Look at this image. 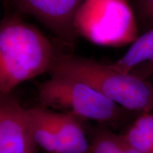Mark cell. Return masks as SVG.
Returning <instances> with one entry per match:
<instances>
[{"mask_svg":"<svg viewBox=\"0 0 153 153\" xmlns=\"http://www.w3.org/2000/svg\"><path fill=\"white\" fill-rule=\"evenodd\" d=\"M53 47L38 28L13 16L0 25V94L48 72Z\"/></svg>","mask_w":153,"mask_h":153,"instance_id":"cell-1","label":"cell"},{"mask_svg":"<svg viewBox=\"0 0 153 153\" xmlns=\"http://www.w3.org/2000/svg\"><path fill=\"white\" fill-rule=\"evenodd\" d=\"M51 76L74 78L90 86L117 105L140 113L153 111V85L134 74H123L95 61L79 57H55Z\"/></svg>","mask_w":153,"mask_h":153,"instance_id":"cell-2","label":"cell"},{"mask_svg":"<svg viewBox=\"0 0 153 153\" xmlns=\"http://www.w3.org/2000/svg\"><path fill=\"white\" fill-rule=\"evenodd\" d=\"M73 26L76 35L102 46H123L138 38L135 16L126 0H85Z\"/></svg>","mask_w":153,"mask_h":153,"instance_id":"cell-3","label":"cell"},{"mask_svg":"<svg viewBox=\"0 0 153 153\" xmlns=\"http://www.w3.org/2000/svg\"><path fill=\"white\" fill-rule=\"evenodd\" d=\"M38 98L44 106L65 111L76 118L99 122L118 120L122 109L94 88L74 78L51 76L38 89Z\"/></svg>","mask_w":153,"mask_h":153,"instance_id":"cell-4","label":"cell"},{"mask_svg":"<svg viewBox=\"0 0 153 153\" xmlns=\"http://www.w3.org/2000/svg\"><path fill=\"white\" fill-rule=\"evenodd\" d=\"M26 108L10 94H0V153H36Z\"/></svg>","mask_w":153,"mask_h":153,"instance_id":"cell-5","label":"cell"},{"mask_svg":"<svg viewBox=\"0 0 153 153\" xmlns=\"http://www.w3.org/2000/svg\"><path fill=\"white\" fill-rule=\"evenodd\" d=\"M23 12L35 17L66 41L76 36L73 22L83 0H12Z\"/></svg>","mask_w":153,"mask_h":153,"instance_id":"cell-6","label":"cell"},{"mask_svg":"<svg viewBox=\"0 0 153 153\" xmlns=\"http://www.w3.org/2000/svg\"><path fill=\"white\" fill-rule=\"evenodd\" d=\"M30 136L36 147L48 153H61L53 119V111L43 108H26Z\"/></svg>","mask_w":153,"mask_h":153,"instance_id":"cell-7","label":"cell"},{"mask_svg":"<svg viewBox=\"0 0 153 153\" xmlns=\"http://www.w3.org/2000/svg\"><path fill=\"white\" fill-rule=\"evenodd\" d=\"M61 153H89L90 143L77 118L67 113L53 112Z\"/></svg>","mask_w":153,"mask_h":153,"instance_id":"cell-8","label":"cell"},{"mask_svg":"<svg viewBox=\"0 0 153 153\" xmlns=\"http://www.w3.org/2000/svg\"><path fill=\"white\" fill-rule=\"evenodd\" d=\"M153 61V29L143 34L118 61L109 65L114 70L130 74L134 68L143 63Z\"/></svg>","mask_w":153,"mask_h":153,"instance_id":"cell-9","label":"cell"},{"mask_svg":"<svg viewBox=\"0 0 153 153\" xmlns=\"http://www.w3.org/2000/svg\"><path fill=\"white\" fill-rule=\"evenodd\" d=\"M126 142L141 153H153V114L142 113L122 135Z\"/></svg>","mask_w":153,"mask_h":153,"instance_id":"cell-10","label":"cell"},{"mask_svg":"<svg viewBox=\"0 0 153 153\" xmlns=\"http://www.w3.org/2000/svg\"><path fill=\"white\" fill-rule=\"evenodd\" d=\"M89 153H141L131 147L122 135L106 130L96 133L90 143Z\"/></svg>","mask_w":153,"mask_h":153,"instance_id":"cell-11","label":"cell"},{"mask_svg":"<svg viewBox=\"0 0 153 153\" xmlns=\"http://www.w3.org/2000/svg\"><path fill=\"white\" fill-rule=\"evenodd\" d=\"M131 73L143 79L153 76V61L140 65L134 68Z\"/></svg>","mask_w":153,"mask_h":153,"instance_id":"cell-12","label":"cell"},{"mask_svg":"<svg viewBox=\"0 0 153 153\" xmlns=\"http://www.w3.org/2000/svg\"><path fill=\"white\" fill-rule=\"evenodd\" d=\"M141 11L145 19L153 22V0H142Z\"/></svg>","mask_w":153,"mask_h":153,"instance_id":"cell-13","label":"cell"}]
</instances>
